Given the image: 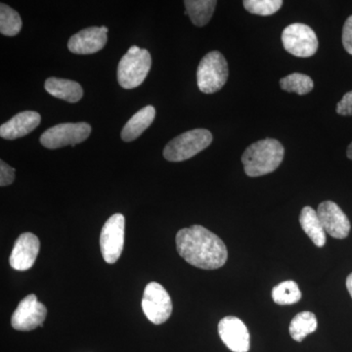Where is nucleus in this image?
Returning a JSON list of instances; mask_svg holds the SVG:
<instances>
[{
  "label": "nucleus",
  "instance_id": "obj_1",
  "mask_svg": "<svg viewBox=\"0 0 352 352\" xmlns=\"http://www.w3.org/2000/svg\"><path fill=\"white\" fill-rule=\"evenodd\" d=\"M175 242L180 256L201 270H217L228 258L223 241L204 226L182 229L176 234Z\"/></svg>",
  "mask_w": 352,
  "mask_h": 352
},
{
  "label": "nucleus",
  "instance_id": "obj_2",
  "mask_svg": "<svg viewBox=\"0 0 352 352\" xmlns=\"http://www.w3.org/2000/svg\"><path fill=\"white\" fill-rule=\"evenodd\" d=\"M284 155L283 145L276 139L266 138L254 143L242 156L245 175L250 177L270 175L279 168Z\"/></svg>",
  "mask_w": 352,
  "mask_h": 352
},
{
  "label": "nucleus",
  "instance_id": "obj_3",
  "mask_svg": "<svg viewBox=\"0 0 352 352\" xmlns=\"http://www.w3.org/2000/svg\"><path fill=\"white\" fill-rule=\"evenodd\" d=\"M151 66L149 51L131 46L118 66V82L124 89H133L144 82Z\"/></svg>",
  "mask_w": 352,
  "mask_h": 352
},
{
  "label": "nucleus",
  "instance_id": "obj_4",
  "mask_svg": "<svg viewBox=\"0 0 352 352\" xmlns=\"http://www.w3.org/2000/svg\"><path fill=\"white\" fill-rule=\"evenodd\" d=\"M212 132L208 129H197L184 132L164 147V159L175 163L186 161L207 149L212 144Z\"/></svg>",
  "mask_w": 352,
  "mask_h": 352
},
{
  "label": "nucleus",
  "instance_id": "obj_5",
  "mask_svg": "<svg viewBox=\"0 0 352 352\" xmlns=\"http://www.w3.org/2000/svg\"><path fill=\"white\" fill-rule=\"evenodd\" d=\"M228 75L226 57L219 51H212L201 60L197 69L199 89L204 94H214L226 85Z\"/></svg>",
  "mask_w": 352,
  "mask_h": 352
},
{
  "label": "nucleus",
  "instance_id": "obj_6",
  "mask_svg": "<svg viewBox=\"0 0 352 352\" xmlns=\"http://www.w3.org/2000/svg\"><path fill=\"white\" fill-rule=\"evenodd\" d=\"M284 48L296 57L314 56L318 50V38L309 25L295 23L288 25L282 32Z\"/></svg>",
  "mask_w": 352,
  "mask_h": 352
},
{
  "label": "nucleus",
  "instance_id": "obj_7",
  "mask_svg": "<svg viewBox=\"0 0 352 352\" xmlns=\"http://www.w3.org/2000/svg\"><path fill=\"white\" fill-rule=\"evenodd\" d=\"M91 133V126L87 122L60 124L43 132L41 143L48 149H58L75 146L87 140Z\"/></svg>",
  "mask_w": 352,
  "mask_h": 352
},
{
  "label": "nucleus",
  "instance_id": "obj_8",
  "mask_svg": "<svg viewBox=\"0 0 352 352\" xmlns=\"http://www.w3.org/2000/svg\"><path fill=\"white\" fill-rule=\"evenodd\" d=\"M126 219L122 214L112 215L104 224L100 235V248L104 261L116 263L124 250Z\"/></svg>",
  "mask_w": 352,
  "mask_h": 352
},
{
  "label": "nucleus",
  "instance_id": "obj_9",
  "mask_svg": "<svg viewBox=\"0 0 352 352\" xmlns=\"http://www.w3.org/2000/svg\"><path fill=\"white\" fill-rule=\"evenodd\" d=\"M143 311L152 323L160 325L170 318L173 302L166 289L157 282L146 286L142 298Z\"/></svg>",
  "mask_w": 352,
  "mask_h": 352
},
{
  "label": "nucleus",
  "instance_id": "obj_10",
  "mask_svg": "<svg viewBox=\"0 0 352 352\" xmlns=\"http://www.w3.org/2000/svg\"><path fill=\"white\" fill-rule=\"evenodd\" d=\"M46 315L45 305L39 302L36 296L32 294L21 300L14 311L11 324L15 330L32 331L43 325Z\"/></svg>",
  "mask_w": 352,
  "mask_h": 352
},
{
  "label": "nucleus",
  "instance_id": "obj_11",
  "mask_svg": "<svg viewBox=\"0 0 352 352\" xmlns=\"http://www.w3.org/2000/svg\"><path fill=\"white\" fill-rule=\"evenodd\" d=\"M325 232L336 239H344L351 232V222L342 208L332 201H325L317 210Z\"/></svg>",
  "mask_w": 352,
  "mask_h": 352
},
{
  "label": "nucleus",
  "instance_id": "obj_12",
  "mask_svg": "<svg viewBox=\"0 0 352 352\" xmlns=\"http://www.w3.org/2000/svg\"><path fill=\"white\" fill-rule=\"evenodd\" d=\"M220 339L231 351H250V333L244 322L235 316H227L219 323Z\"/></svg>",
  "mask_w": 352,
  "mask_h": 352
},
{
  "label": "nucleus",
  "instance_id": "obj_13",
  "mask_svg": "<svg viewBox=\"0 0 352 352\" xmlns=\"http://www.w3.org/2000/svg\"><path fill=\"white\" fill-rule=\"evenodd\" d=\"M108 28H87L69 39L68 48L75 54H94L105 47Z\"/></svg>",
  "mask_w": 352,
  "mask_h": 352
},
{
  "label": "nucleus",
  "instance_id": "obj_14",
  "mask_svg": "<svg viewBox=\"0 0 352 352\" xmlns=\"http://www.w3.org/2000/svg\"><path fill=\"white\" fill-rule=\"evenodd\" d=\"M41 248L38 238L34 234L27 232L22 234L14 245L11 252V267L18 271L30 270L38 258Z\"/></svg>",
  "mask_w": 352,
  "mask_h": 352
},
{
  "label": "nucleus",
  "instance_id": "obj_15",
  "mask_svg": "<svg viewBox=\"0 0 352 352\" xmlns=\"http://www.w3.org/2000/svg\"><path fill=\"white\" fill-rule=\"evenodd\" d=\"M41 117L34 111L17 113L0 127V136L8 140L24 138L34 131L41 124Z\"/></svg>",
  "mask_w": 352,
  "mask_h": 352
},
{
  "label": "nucleus",
  "instance_id": "obj_16",
  "mask_svg": "<svg viewBox=\"0 0 352 352\" xmlns=\"http://www.w3.org/2000/svg\"><path fill=\"white\" fill-rule=\"evenodd\" d=\"M44 87L52 96L69 103H76L83 96V89L80 83L74 80H65V78H47L44 83Z\"/></svg>",
  "mask_w": 352,
  "mask_h": 352
},
{
  "label": "nucleus",
  "instance_id": "obj_17",
  "mask_svg": "<svg viewBox=\"0 0 352 352\" xmlns=\"http://www.w3.org/2000/svg\"><path fill=\"white\" fill-rule=\"evenodd\" d=\"M155 116H156V110L153 106H147V107L141 109L138 111L122 129V139L126 142L138 139L141 134L143 133L154 122Z\"/></svg>",
  "mask_w": 352,
  "mask_h": 352
},
{
  "label": "nucleus",
  "instance_id": "obj_18",
  "mask_svg": "<svg viewBox=\"0 0 352 352\" xmlns=\"http://www.w3.org/2000/svg\"><path fill=\"white\" fill-rule=\"evenodd\" d=\"M300 223L303 231L310 238V240H312L315 245L319 248L325 245L327 242L326 232L314 208L311 207L302 208V212H300Z\"/></svg>",
  "mask_w": 352,
  "mask_h": 352
},
{
  "label": "nucleus",
  "instance_id": "obj_19",
  "mask_svg": "<svg viewBox=\"0 0 352 352\" xmlns=\"http://www.w3.org/2000/svg\"><path fill=\"white\" fill-rule=\"evenodd\" d=\"M184 4L192 23L197 27H204L212 19L217 2L214 0H186Z\"/></svg>",
  "mask_w": 352,
  "mask_h": 352
},
{
  "label": "nucleus",
  "instance_id": "obj_20",
  "mask_svg": "<svg viewBox=\"0 0 352 352\" xmlns=\"http://www.w3.org/2000/svg\"><path fill=\"white\" fill-rule=\"evenodd\" d=\"M318 327L317 318L310 311H302L296 314L289 324V332L293 340L302 342L309 333H314Z\"/></svg>",
  "mask_w": 352,
  "mask_h": 352
},
{
  "label": "nucleus",
  "instance_id": "obj_21",
  "mask_svg": "<svg viewBox=\"0 0 352 352\" xmlns=\"http://www.w3.org/2000/svg\"><path fill=\"white\" fill-rule=\"evenodd\" d=\"M271 296L277 305H288L300 302L302 294L295 281L288 280L275 286Z\"/></svg>",
  "mask_w": 352,
  "mask_h": 352
},
{
  "label": "nucleus",
  "instance_id": "obj_22",
  "mask_svg": "<svg viewBox=\"0 0 352 352\" xmlns=\"http://www.w3.org/2000/svg\"><path fill=\"white\" fill-rule=\"evenodd\" d=\"M280 87L287 92L305 95L314 89V82L310 76L303 75V74L294 73L281 78Z\"/></svg>",
  "mask_w": 352,
  "mask_h": 352
},
{
  "label": "nucleus",
  "instance_id": "obj_23",
  "mask_svg": "<svg viewBox=\"0 0 352 352\" xmlns=\"http://www.w3.org/2000/svg\"><path fill=\"white\" fill-rule=\"evenodd\" d=\"M22 30V20L17 11L6 4L0 6V32L4 36H15Z\"/></svg>",
  "mask_w": 352,
  "mask_h": 352
},
{
  "label": "nucleus",
  "instance_id": "obj_24",
  "mask_svg": "<svg viewBox=\"0 0 352 352\" xmlns=\"http://www.w3.org/2000/svg\"><path fill=\"white\" fill-rule=\"evenodd\" d=\"M243 3L248 12L261 16L273 15L283 6L282 0H245Z\"/></svg>",
  "mask_w": 352,
  "mask_h": 352
},
{
  "label": "nucleus",
  "instance_id": "obj_25",
  "mask_svg": "<svg viewBox=\"0 0 352 352\" xmlns=\"http://www.w3.org/2000/svg\"><path fill=\"white\" fill-rule=\"evenodd\" d=\"M15 180V168H11L9 164L0 162V185L2 187L12 184Z\"/></svg>",
  "mask_w": 352,
  "mask_h": 352
},
{
  "label": "nucleus",
  "instance_id": "obj_26",
  "mask_svg": "<svg viewBox=\"0 0 352 352\" xmlns=\"http://www.w3.org/2000/svg\"><path fill=\"white\" fill-rule=\"evenodd\" d=\"M342 44L347 53L352 55V16H349L342 29Z\"/></svg>",
  "mask_w": 352,
  "mask_h": 352
},
{
  "label": "nucleus",
  "instance_id": "obj_27",
  "mask_svg": "<svg viewBox=\"0 0 352 352\" xmlns=\"http://www.w3.org/2000/svg\"><path fill=\"white\" fill-rule=\"evenodd\" d=\"M336 111L340 116H352V90L344 95Z\"/></svg>",
  "mask_w": 352,
  "mask_h": 352
},
{
  "label": "nucleus",
  "instance_id": "obj_28",
  "mask_svg": "<svg viewBox=\"0 0 352 352\" xmlns=\"http://www.w3.org/2000/svg\"><path fill=\"white\" fill-rule=\"evenodd\" d=\"M346 288L352 298V273L346 278Z\"/></svg>",
  "mask_w": 352,
  "mask_h": 352
},
{
  "label": "nucleus",
  "instance_id": "obj_29",
  "mask_svg": "<svg viewBox=\"0 0 352 352\" xmlns=\"http://www.w3.org/2000/svg\"><path fill=\"white\" fill-rule=\"evenodd\" d=\"M346 155L349 160H352V142L349 144V148H347Z\"/></svg>",
  "mask_w": 352,
  "mask_h": 352
}]
</instances>
